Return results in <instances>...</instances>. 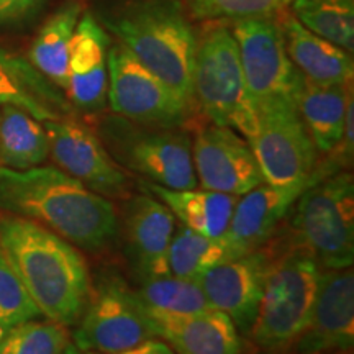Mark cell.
<instances>
[{
    "label": "cell",
    "instance_id": "1",
    "mask_svg": "<svg viewBox=\"0 0 354 354\" xmlns=\"http://www.w3.org/2000/svg\"><path fill=\"white\" fill-rule=\"evenodd\" d=\"M0 210L32 220L87 251L105 248L118 232L113 203L55 166L25 171L0 166Z\"/></svg>",
    "mask_w": 354,
    "mask_h": 354
},
{
    "label": "cell",
    "instance_id": "2",
    "mask_svg": "<svg viewBox=\"0 0 354 354\" xmlns=\"http://www.w3.org/2000/svg\"><path fill=\"white\" fill-rule=\"evenodd\" d=\"M0 250L43 317L79 322L91 300V277L79 250L59 234L21 216H0Z\"/></svg>",
    "mask_w": 354,
    "mask_h": 354
},
{
    "label": "cell",
    "instance_id": "3",
    "mask_svg": "<svg viewBox=\"0 0 354 354\" xmlns=\"http://www.w3.org/2000/svg\"><path fill=\"white\" fill-rule=\"evenodd\" d=\"M102 26L180 99L192 104L198 41L179 0H128L104 13Z\"/></svg>",
    "mask_w": 354,
    "mask_h": 354
},
{
    "label": "cell",
    "instance_id": "4",
    "mask_svg": "<svg viewBox=\"0 0 354 354\" xmlns=\"http://www.w3.org/2000/svg\"><path fill=\"white\" fill-rule=\"evenodd\" d=\"M294 230L304 251L320 268H353L354 261V179L338 172L323 179L318 172L300 194Z\"/></svg>",
    "mask_w": 354,
    "mask_h": 354
},
{
    "label": "cell",
    "instance_id": "5",
    "mask_svg": "<svg viewBox=\"0 0 354 354\" xmlns=\"http://www.w3.org/2000/svg\"><path fill=\"white\" fill-rule=\"evenodd\" d=\"M194 99L214 125L233 128L246 141L251 138L256 110L248 94L236 39L225 26L209 30L197 44Z\"/></svg>",
    "mask_w": 354,
    "mask_h": 354
},
{
    "label": "cell",
    "instance_id": "6",
    "mask_svg": "<svg viewBox=\"0 0 354 354\" xmlns=\"http://www.w3.org/2000/svg\"><path fill=\"white\" fill-rule=\"evenodd\" d=\"M322 268L305 251L271 264L251 335L266 349L282 348L302 335L312 313Z\"/></svg>",
    "mask_w": 354,
    "mask_h": 354
},
{
    "label": "cell",
    "instance_id": "7",
    "mask_svg": "<svg viewBox=\"0 0 354 354\" xmlns=\"http://www.w3.org/2000/svg\"><path fill=\"white\" fill-rule=\"evenodd\" d=\"M232 33L254 110L297 109L304 76L287 55L281 24L274 17L236 20Z\"/></svg>",
    "mask_w": 354,
    "mask_h": 354
},
{
    "label": "cell",
    "instance_id": "8",
    "mask_svg": "<svg viewBox=\"0 0 354 354\" xmlns=\"http://www.w3.org/2000/svg\"><path fill=\"white\" fill-rule=\"evenodd\" d=\"M107 69V100L115 113L161 128H176L187 118V102L141 64L122 43L110 44Z\"/></svg>",
    "mask_w": 354,
    "mask_h": 354
},
{
    "label": "cell",
    "instance_id": "9",
    "mask_svg": "<svg viewBox=\"0 0 354 354\" xmlns=\"http://www.w3.org/2000/svg\"><path fill=\"white\" fill-rule=\"evenodd\" d=\"M79 320L74 346L84 353L115 354L156 338L143 302L118 282L102 287Z\"/></svg>",
    "mask_w": 354,
    "mask_h": 354
},
{
    "label": "cell",
    "instance_id": "10",
    "mask_svg": "<svg viewBox=\"0 0 354 354\" xmlns=\"http://www.w3.org/2000/svg\"><path fill=\"white\" fill-rule=\"evenodd\" d=\"M248 143L268 184L304 183L315 171L317 149L299 109L256 110V127Z\"/></svg>",
    "mask_w": 354,
    "mask_h": 354
},
{
    "label": "cell",
    "instance_id": "11",
    "mask_svg": "<svg viewBox=\"0 0 354 354\" xmlns=\"http://www.w3.org/2000/svg\"><path fill=\"white\" fill-rule=\"evenodd\" d=\"M197 180L203 189L241 197L266 183L245 136L233 128L209 125L192 143Z\"/></svg>",
    "mask_w": 354,
    "mask_h": 354
},
{
    "label": "cell",
    "instance_id": "12",
    "mask_svg": "<svg viewBox=\"0 0 354 354\" xmlns=\"http://www.w3.org/2000/svg\"><path fill=\"white\" fill-rule=\"evenodd\" d=\"M43 125L50 138V154L61 171L104 197L123 194L125 172L87 127L63 118L43 122Z\"/></svg>",
    "mask_w": 354,
    "mask_h": 354
},
{
    "label": "cell",
    "instance_id": "13",
    "mask_svg": "<svg viewBox=\"0 0 354 354\" xmlns=\"http://www.w3.org/2000/svg\"><path fill=\"white\" fill-rule=\"evenodd\" d=\"M297 339L302 354L351 351L354 344L353 268L322 271L310 320Z\"/></svg>",
    "mask_w": 354,
    "mask_h": 354
},
{
    "label": "cell",
    "instance_id": "14",
    "mask_svg": "<svg viewBox=\"0 0 354 354\" xmlns=\"http://www.w3.org/2000/svg\"><path fill=\"white\" fill-rule=\"evenodd\" d=\"M271 263L258 250L225 261L203 272L197 282L210 307L232 318L238 331L253 326Z\"/></svg>",
    "mask_w": 354,
    "mask_h": 354
},
{
    "label": "cell",
    "instance_id": "15",
    "mask_svg": "<svg viewBox=\"0 0 354 354\" xmlns=\"http://www.w3.org/2000/svg\"><path fill=\"white\" fill-rule=\"evenodd\" d=\"M109 48L107 30L91 12L82 13L71 39L66 94L84 112H99L107 102Z\"/></svg>",
    "mask_w": 354,
    "mask_h": 354
},
{
    "label": "cell",
    "instance_id": "16",
    "mask_svg": "<svg viewBox=\"0 0 354 354\" xmlns=\"http://www.w3.org/2000/svg\"><path fill=\"white\" fill-rule=\"evenodd\" d=\"M125 162L133 171L167 189H196L192 143L184 133L133 131L123 146Z\"/></svg>",
    "mask_w": 354,
    "mask_h": 354
},
{
    "label": "cell",
    "instance_id": "17",
    "mask_svg": "<svg viewBox=\"0 0 354 354\" xmlns=\"http://www.w3.org/2000/svg\"><path fill=\"white\" fill-rule=\"evenodd\" d=\"M313 174L308 180L295 184L276 185L263 183L245 196L238 197L225 236L240 251V254L253 253L269 240L282 218L295 205L300 194L312 183Z\"/></svg>",
    "mask_w": 354,
    "mask_h": 354
},
{
    "label": "cell",
    "instance_id": "18",
    "mask_svg": "<svg viewBox=\"0 0 354 354\" xmlns=\"http://www.w3.org/2000/svg\"><path fill=\"white\" fill-rule=\"evenodd\" d=\"M146 308V307H145ZM156 338L176 354H240L241 339L232 318L210 308L192 315H171L146 308Z\"/></svg>",
    "mask_w": 354,
    "mask_h": 354
},
{
    "label": "cell",
    "instance_id": "19",
    "mask_svg": "<svg viewBox=\"0 0 354 354\" xmlns=\"http://www.w3.org/2000/svg\"><path fill=\"white\" fill-rule=\"evenodd\" d=\"M176 216L156 197H133L127 209V233L138 269L145 277L169 274V246Z\"/></svg>",
    "mask_w": 354,
    "mask_h": 354
},
{
    "label": "cell",
    "instance_id": "20",
    "mask_svg": "<svg viewBox=\"0 0 354 354\" xmlns=\"http://www.w3.org/2000/svg\"><path fill=\"white\" fill-rule=\"evenodd\" d=\"M281 26L287 55L304 79L322 86L353 82L351 53L310 32L295 17H287Z\"/></svg>",
    "mask_w": 354,
    "mask_h": 354
},
{
    "label": "cell",
    "instance_id": "21",
    "mask_svg": "<svg viewBox=\"0 0 354 354\" xmlns=\"http://www.w3.org/2000/svg\"><path fill=\"white\" fill-rule=\"evenodd\" d=\"M0 105H15L39 122L59 120L68 104L32 63L0 50Z\"/></svg>",
    "mask_w": 354,
    "mask_h": 354
},
{
    "label": "cell",
    "instance_id": "22",
    "mask_svg": "<svg viewBox=\"0 0 354 354\" xmlns=\"http://www.w3.org/2000/svg\"><path fill=\"white\" fill-rule=\"evenodd\" d=\"M143 189L165 203L184 227L210 238L227 234L238 201L236 196L197 187L176 190L143 183Z\"/></svg>",
    "mask_w": 354,
    "mask_h": 354
},
{
    "label": "cell",
    "instance_id": "23",
    "mask_svg": "<svg viewBox=\"0 0 354 354\" xmlns=\"http://www.w3.org/2000/svg\"><path fill=\"white\" fill-rule=\"evenodd\" d=\"M351 100V84L322 86L304 79L297 109L317 151L328 154L338 148Z\"/></svg>",
    "mask_w": 354,
    "mask_h": 354
},
{
    "label": "cell",
    "instance_id": "24",
    "mask_svg": "<svg viewBox=\"0 0 354 354\" xmlns=\"http://www.w3.org/2000/svg\"><path fill=\"white\" fill-rule=\"evenodd\" d=\"M82 15V3L68 0L44 21L30 48V63L57 88H68L71 39Z\"/></svg>",
    "mask_w": 354,
    "mask_h": 354
},
{
    "label": "cell",
    "instance_id": "25",
    "mask_svg": "<svg viewBox=\"0 0 354 354\" xmlns=\"http://www.w3.org/2000/svg\"><path fill=\"white\" fill-rule=\"evenodd\" d=\"M50 156V138L43 122L15 105L0 107V166L25 171Z\"/></svg>",
    "mask_w": 354,
    "mask_h": 354
},
{
    "label": "cell",
    "instance_id": "26",
    "mask_svg": "<svg viewBox=\"0 0 354 354\" xmlns=\"http://www.w3.org/2000/svg\"><path fill=\"white\" fill-rule=\"evenodd\" d=\"M238 256L243 254L227 236L210 238L183 225L176 227L167 263L172 276L197 281L209 269Z\"/></svg>",
    "mask_w": 354,
    "mask_h": 354
},
{
    "label": "cell",
    "instance_id": "27",
    "mask_svg": "<svg viewBox=\"0 0 354 354\" xmlns=\"http://www.w3.org/2000/svg\"><path fill=\"white\" fill-rule=\"evenodd\" d=\"M305 28L349 53L354 50V0H290Z\"/></svg>",
    "mask_w": 354,
    "mask_h": 354
},
{
    "label": "cell",
    "instance_id": "28",
    "mask_svg": "<svg viewBox=\"0 0 354 354\" xmlns=\"http://www.w3.org/2000/svg\"><path fill=\"white\" fill-rule=\"evenodd\" d=\"M135 294L146 308L171 315H192L212 308L197 281L172 274L145 277L143 287Z\"/></svg>",
    "mask_w": 354,
    "mask_h": 354
},
{
    "label": "cell",
    "instance_id": "29",
    "mask_svg": "<svg viewBox=\"0 0 354 354\" xmlns=\"http://www.w3.org/2000/svg\"><path fill=\"white\" fill-rule=\"evenodd\" d=\"M68 333L55 322L28 320L0 338V354H66Z\"/></svg>",
    "mask_w": 354,
    "mask_h": 354
},
{
    "label": "cell",
    "instance_id": "30",
    "mask_svg": "<svg viewBox=\"0 0 354 354\" xmlns=\"http://www.w3.org/2000/svg\"><path fill=\"white\" fill-rule=\"evenodd\" d=\"M41 317L0 250V338L13 326Z\"/></svg>",
    "mask_w": 354,
    "mask_h": 354
},
{
    "label": "cell",
    "instance_id": "31",
    "mask_svg": "<svg viewBox=\"0 0 354 354\" xmlns=\"http://www.w3.org/2000/svg\"><path fill=\"white\" fill-rule=\"evenodd\" d=\"M189 10L198 20H245L274 17L286 7L284 0H187Z\"/></svg>",
    "mask_w": 354,
    "mask_h": 354
},
{
    "label": "cell",
    "instance_id": "32",
    "mask_svg": "<svg viewBox=\"0 0 354 354\" xmlns=\"http://www.w3.org/2000/svg\"><path fill=\"white\" fill-rule=\"evenodd\" d=\"M46 0H0V26L21 25L35 19Z\"/></svg>",
    "mask_w": 354,
    "mask_h": 354
},
{
    "label": "cell",
    "instance_id": "33",
    "mask_svg": "<svg viewBox=\"0 0 354 354\" xmlns=\"http://www.w3.org/2000/svg\"><path fill=\"white\" fill-rule=\"evenodd\" d=\"M115 354H176L172 351L171 346L167 343L162 342L159 338H151L148 342L138 344V346L127 349V351L115 353Z\"/></svg>",
    "mask_w": 354,
    "mask_h": 354
},
{
    "label": "cell",
    "instance_id": "34",
    "mask_svg": "<svg viewBox=\"0 0 354 354\" xmlns=\"http://www.w3.org/2000/svg\"><path fill=\"white\" fill-rule=\"evenodd\" d=\"M66 354H91V353H84L81 349L74 346V344H68V348H66Z\"/></svg>",
    "mask_w": 354,
    "mask_h": 354
},
{
    "label": "cell",
    "instance_id": "35",
    "mask_svg": "<svg viewBox=\"0 0 354 354\" xmlns=\"http://www.w3.org/2000/svg\"><path fill=\"white\" fill-rule=\"evenodd\" d=\"M290 2V0H284V3H286V6H287V3H289Z\"/></svg>",
    "mask_w": 354,
    "mask_h": 354
}]
</instances>
